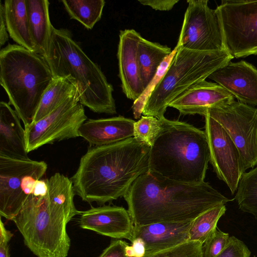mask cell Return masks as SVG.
Segmentation results:
<instances>
[{"mask_svg": "<svg viewBox=\"0 0 257 257\" xmlns=\"http://www.w3.org/2000/svg\"><path fill=\"white\" fill-rule=\"evenodd\" d=\"M123 197L134 226L191 221L232 200L208 182H179L149 170L134 182Z\"/></svg>", "mask_w": 257, "mask_h": 257, "instance_id": "1", "label": "cell"}, {"mask_svg": "<svg viewBox=\"0 0 257 257\" xmlns=\"http://www.w3.org/2000/svg\"><path fill=\"white\" fill-rule=\"evenodd\" d=\"M150 146L134 137L107 145L90 146L70 179L82 201L103 205L123 197L149 169Z\"/></svg>", "mask_w": 257, "mask_h": 257, "instance_id": "2", "label": "cell"}, {"mask_svg": "<svg viewBox=\"0 0 257 257\" xmlns=\"http://www.w3.org/2000/svg\"><path fill=\"white\" fill-rule=\"evenodd\" d=\"M48 186L45 193L32 192L12 220L35 255L66 257L71 243L67 224L82 212L75 207L70 179L56 173L48 179Z\"/></svg>", "mask_w": 257, "mask_h": 257, "instance_id": "3", "label": "cell"}, {"mask_svg": "<svg viewBox=\"0 0 257 257\" xmlns=\"http://www.w3.org/2000/svg\"><path fill=\"white\" fill-rule=\"evenodd\" d=\"M159 119L160 129L150 147L149 171L179 182H204L210 162L205 131L165 116Z\"/></svg>", "mask_w": 257, "mask_h": 257, "instance_id": "4", "label": "cell"}, {"mask_svg": "<svg viewBox=\"0 0 257 257\" xmlns=\"http://www.w3.org/2000/svg\"><path fill=\"white\" fill-rule=\"evenodd\" d=\"M45 58L53 78L68 77L75 82L80 104L95 113H116L112 86L100 67L73 39L70 31L53 27Z\"/></svg>", "mask_w": 257, "mask_h": 257, "instance_id": "5", "label": "cell"}, {"mask_svg": "<svg viewBox=\"0 0 257 257\" xmlns=\"http://www.w3.org/2000/svg\"><path fill=\"white\" fill-rule=\"evenodd\" d=\"M53 79L45 58L18 44L0 51V84L24 126L33 121L42 96Z\"/></svg>", "mask_w": 257, "mask_h": 257, "instance_id": "6", "label": "cell"}, {"mask_svg": "<svg viewBox=\"0 0 257 257\" xmlns=\"http://www.w3.org/2000/svg\"><path fill=\"white\" fill-rule=\"evenodd\" d=\"M177 46L168 69L146 103L144 115L163 117L171 102L233 58L226 50L198 51Z\"/></svg>", "mask_w": 257, "mask_h": 257, "instance_id": "7", "label": "cell"}, {"mask_svg": "<svg viewBox=\"0 0 257 257\" xmlns=\"http://www.w3.org/2000/svg\"><path fill=\"white\" fill-rule=\"evenodd\" d=\"M43 161L0 155V215L12 220L47 169Z\"/></svg>", "mask_w": 257, "mask_h": 257, "instance_id": "8", "label": "cell"}, {"mask_svg": "<svg viewBox=\"0 0 257 257\" xmlns=\"http://www.w3.org/2000/svg\"><path fill=\"white\" fill-rule=\"evenodd\" d=\"M216 10L225 50L236 58L257 55V1L223 0Z\"/></svg>", "mask_w": 257, "mask_h": 257, "instance_id": "9", "label": "cell"}, {"mask_svg": "<svg viewBox=\"0 0 257 257\" xmlns=\"http://www.w3.org/2000/svg\"><path fill=\"white\" fill-rule=\"evenodd\" d=\"M79 100L76 94L40 120L25 126L28 153L46 144L79 137V128L87 119Z\"/></svg>", "mask_w": 257, "mask_h": 257, "instance_id": "10", "label": "cell"}, {"mask_svg": "<svg viewBox=\"0 0 257 257\" xmlns=\"http://www.w3.org/2000/svg\"><path fill=\"white\" fill-rule=\"evenodd\" d=\"M206 113L227 133L240 156L242 173L257 166V108L233 101L209 109Z\"/></svg>", "mask_w": 257, "mask_h": 257, "instance_id": "11", "label": "cell"}, {"mask_svg": "<svg viewBox=\"0 0 257 257\" xmlns=\"http://www.w3.org/2000/svg\"><path fill=\"white\" fill-rule=\"evenodd\" d=\"M177 43L178 46L198 51L226 50L220 20L208 0H188Z\"/></svg>", "mask_w": 257, "mask_h": 257, "instance_id": "12", "label": "cell"}, {"mask_svg": "<svg viewBox=\"0 0 257 257\" xmlns=\"http://www.w3.org/2000/svg\"><path fill=\"white\" fill-rule=\"evenodd\" d=\"M204 117L210 162L218 179L227 185L231 194L234 195L243 174L239 151L227 133L217 121L207 113Z\"/></svg>", "mask_w": 257, "mask_h": 257, "instance_id": "13", "label": "cell"}, {"mask_svg": "<svg viewBox=\"0 0 257 257\" xmlns=\"http://www.w3.org/2000/svg\"><path fill=\"white\" fill-rule=\"evenodd\" d=\"M79 226L99 234L133 241L134 225L130 215L120 206L101 205L82 212Z\"/></svg>", "mask_w": 257, "mask_h": 257, "instance_id": "14", "label": "cell"}, {"mask_svg": "<svg viewBox=\"0 0 257 257\" xmlns=\"http://www.w3.org/2000/svg\"><path fill=\"white\" fill-rule=\"evenodd\" d=\"M238 101L252 106L257 105V69L251 64L240 61L229 62L209 77Z\"/></svg>", "mask_w": 257, "mask_h": 257, "instance_id": "15", "label": "cell"}, {"mask_svg": "<svg viewBox=\"0 0 257 257\" xmlns=\"http://www.w3.org/2000/svg\"><path fill=\"white\" fill-rule=\"evenodd\" d=\"M142 36L134 29L120 31L117 49L119 77L127 98L135 101L142 94L143 86L138 61V48Z\"/></svg>", "mask_w": 257, "mask_h": 257, "instance_id": "16", "label": "cell"}, {"mask_svg": "<svg viewBox=\"0 0 257 257\" xmlns=\"http://www.w3.org/2000/svg\"><path fill=\"white\" fill-rule=\"evenodd\" d=\"M234 100L233 96L224 88L205 80L191 86L171 102L169 107L177 109L182 114L204 116L209 109Z\"/></svg>", "mask_w": 257, "mask_h": 257, "instance_id": "17", "label": "cell"}, {"mask_svg": "<svg viewBox=\"0 0 257 257\" xmlns=\"http://www.w3.org/2000/svg\"><path fill=\"white\" fill-rule=\"evenodd\" d=\"M193 221L163 222L134 226V239L140 238L143 240L145 255L162 251L190 240L189 231Z\"/></svg>", "mask_w": 257, "mask_h": 257, "instance_id": "18", "label": "cell"}, {"mask_svg": "<svg viewBox=\"0 0 257 257\" xmlns=\"http://www.w3.org/2000/svg\"><path fill=\"white\" fill-rule=\"evenodd\" d=\"M135 121L122 116L88 119L79 130L90 146H101L116 143L134 137Z\"/></svg>", "mask_w": 257, "mask_h": 257, "instance_id": "19", "label": "cell"}, {"mask_svg": "<svg viewBox=\"0 0 257 257\" xmlns=\"http://www.w3.org/2000/svg\"><path fill=\"white\" fill-rule=\"evenodd\" d=\"M16 111L5 101L0 102V155L29 159L25 129Z\"/></svg>", "mask_w": 257, "mask_h": 257, "instance_id": "20", "label": "cell"}, {"mask_svg": "<svg viewBox=\"0 0 257 257\" xmlns=\"http://www.w3.org/2000/svg\"><path fill=\"white\" fill-rule=\"evenodd\" d=\"M5 20L10 37L28 50L38 53L31 34L26 0H6Z\"/></svg>", "mask_w": 257, "mask_h": 257, "instance_id": "21", "label": "cell"}, {"mask_svg": "<svg viewBox=\"0 0 257 257\" xmlns=\"http://www.w3.org/2000/svg\"><path fill=\"white\" fill-rule=\"evenodd\" d=\"M30 29L38 53L46 57L50 45L53 25L49 17L47 0H26Z\"/></svg>", "mask_w": 257, "mask_h": 257, "instance_id": "22", "label": "cell"}, {"mask_svg": "<svg viewBox=\"0 0 257 257\" xmlns=\"http://www.w3.org/2000/svg\"><path fill=\"white\" fill-rule=\"evenodd\" d=\"M172 52L166 45L141 37L138 48V61L144 90L155 76L164 60Z\"/></svg>", "mask_w": 257, "mask_h": 257, "instance_id": "23", "label": "cell"}, {"mask_svg": "<svg viewBox=\"0 0 257 257\" xmlns=\"http://www.w3.org/2000/svg\"><path fill=\"white\" fill-rule=\"evenodd\" d=\"M79 94L77 85L71 78H53L43 94L33 122L48 115L67 99Z\"/></svg>", "mask_w": 257, "mask_h": 257, "instance_id": "24", "label": "cell"}, {"mask_svg": "<svg viewBox=\"0 0 257 257\" xmlns=\"http://www.w3.org/2000/svg\"><path fill=\"white\" fill-rule=\"evenodd\" d=\"M71 19L80 22L86 29H92L102 16L104 0H62Z\"/></svg>", "mask_w": 257, "mask_h": 257, "instance_id": "25", "label": "cell"}, {"mask_svg": "<svg viewBox=\"0 0 257 257\" xmlns=\"http://www.w3.org/2000/svg\"><path fill=\"white\" fill-rule=\"evenodd\" d=\"M234 199L241 211L257 218V166L242 174Z\"/></svg>", "mask_w": 257, "mask_h": 257, "instance_id": "26", "label": "cell"}, {"mask_svg": "<svg viewBox=\"0 0 257 257\" xmlns=\"http://www.w3.org/2000/svg\"><path fill=\"white\" fill-rule=\"evenodd\" d=\"M226 210L225 204L218 205L196 218L189 231V240L203 244L216 230L217 222Z\"/></svg>", "mask_w": 257, "mask_h": 257, "instance_id": "27", "label": "cell"}, {"mask_svg": "<svg viewBox=\"0 0 257 257\" xmlns=\"http://www.w3.org/2000/svg\"><path fill=\"white\" fill-rule=\"evenodd\" d=\"M177 49L178 46L176 45L172 50V53L166 57L161 63L155 76L144 90L141 96L134 101L132 106V110L134 117L136 118H139L141 114H143V111L147 100L157 87L158 84L164 76L177 52Z\"/></svg>", "mask_w": 257, "mask_h": 257, "instance_id": "28", "label": "cell"}, {"mask_svg": "<svg viewBox=\"0 0 257 257\" xmlns=\"http://www.w3.org/2000/svg\"><path fill=\"white\" fill-rule=\"evenodd\" d=\"M160 119L152 116L143 115L134 126V137L151 146L159 133Z\"/></svg>", "mask_w": 257, "mask_h": 257, "instance_id": "29", "label": "cell"}, {"mask_svg": "<svg viewBox=\"0 0 257 257\" xmlns=\"http://www.w3.org/2000/svg\"><path fill=\"white\" fill-rule=\"evenodd\" d=\"M203 244L189 240L175 247L158 251L144 257H203Z\"/></svg>", "mask_w": 257, "mask_h": 257, "instance_id": "30", "label": "cell"}, {"mask_svg": "<svg viewBox=\"0 0 257 257\" xmlns=\"http://www.w3.org/2000/svg\"><path fill=\"white\" fill-rule=\"evenodd\" d=\"M230 236L217 228L214 233L203 244V257H216L227 245Z\"/></svg>", "mask_w": 257, "mask_h": 257, "instance_id": "31", "label": "cell"}, {"mask_svg": "<svg viewBox=\"0 0 257 257\" xmlns=\"http://www.w3.org/2000/svg\"><path fill=\"white\" fill-rule=\"evenodd\" d=\"M250 251L240 240L232 236L223 250L216 257H249Z\"/></svg>", "mask_w": 257, "mask_h": 257, "instance_id": "32", "label": "cell"}, {"mask_svg": "<svg viewBox=\"0 0 257 257\" xmlns=\"http://www.w3.org/2000/svg\"><path fill=\"white\" fill-rule=\"evenodd\" d=\"M128 244L122 240H112L98 257H127L125 254V247Z\"/></svg>", "mask_w": 257, "mask_h": 257, "instance_id": "33", "label": "cell"}, {"mask_svg": "<svg viewBox=\"0 0 257 257\" xmlns=\"http://www.w3.org/2000/svg\"><path fill=\"white\" fill-rule=\"evenodd\" d=\"M144 6L151 7L154 10L161 11H168L173 9L179 2L178 0H139Z\"/></svg>", "mask_w": 257, "mask_h": 257, "instance_id": "34", "label": "cell"}, {"mask_svg": "<svg viewBox=\"0 0 257 257\" xmlns=\"http://www.w3.org/2000/svg\"><path fill=\"white\" fill-rule=\"evenodd\" d=\"M125 254L127 257H144L146 248L143 240L140 238L134 239L132 244H128L126 246Z\"/></svg>", "mask_w": 257, "mask_h": 257, "instance_id": "35", "label": "cell"}, {"mask_svg": "<svg viewBox=\"0 0 257 257\" xmlns=\"http://www.w3.org/2000/svg\"><path fill=\"white\" fill-rule=\"evenodd\" d=\"M8 33L4 14V5L0 2V46L2 47L9 40Z\"/></svg>", "mask_w": 257, "mask_h": 257, "instance_id": "36", "label": "cell"}, {"mask_svg": "<svg viewBox=\"0 0 257 257\" xmlns=\"http://www.w3.org/2000/svg\"><path fill=\"white\" fill-rule=\"evenodd\" d=\"M13 233L7 230L3 222L2 219L0 220V242H8L13 237Z\"/></svg>", "mask_w": 257, "mask_h": 257, "instance_id": "37", "label": "cell"}, {"mask_svg": "<svg viewBox=\"0 0 257 257\" xmlns=\"http://www.w3.org/2000/svg\"><path fill=\"white\" fill-rule=\"evenodd\" d=\"M0 257H10L8 242H0Z\"/></svg>", "mask_w": 257, "mask_h": 257, "instance_id": "38", "label": "cell"}]
</instances>
